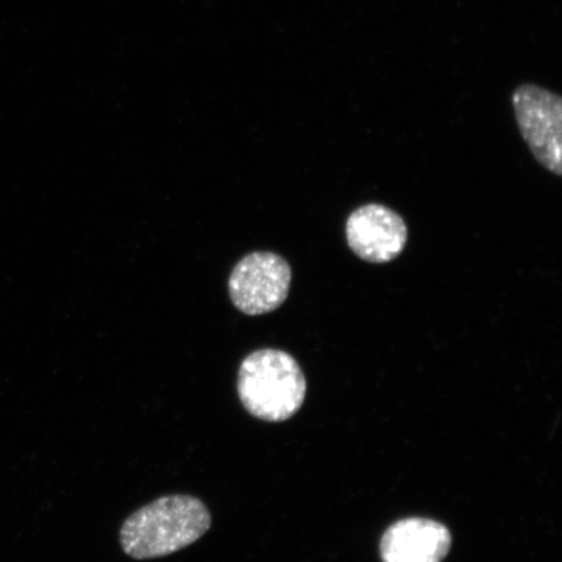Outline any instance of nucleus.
<instances>
[{
	"label": "nucleus",
	"mask_w": 562,
	"mask_h": 562,
	"mask_svg": "<svg viewBox=\"0 0 562 562\" xmlns=\"http://www.w3.org/2000/svg\"><path fill=\"white\" fill-rule=\"evenodd\" d=\"M237 391L246 411L266 422H284L306 396V379L291 355L278 349L252 351L238 370Z\"/></svg>",
	"instance_id": "2"
},
{
	"label": "nucleus",
	"mask_w": 562,
	"mask_h": 562,
	"mask_svg": "<svg viewBox=\"0 0 562 562\" xmlns=\"http://www.w3.org/2000/svg\"><path fill=\"white\" fill-rule=\"evenodd\" d=\"M210 526V512L199 498L165 496L126 519L121 543L133 559H159L193 544L205 536Z\"/></svg>",
	"instance_id": "1"
},
{
	"label": "nucleus",
	"mask_w": 562,
	"mask_h": 562,
	"mask_svg": "<svg viewBox=\"0 0 562 562\" xmlns=\"http://www.w3.org/2000/svg\"><path fill=\"white\" fill-rule=\"evenodd\" d=\"M518 128L532 156L554 175H562V100L532 83L513 93Z\"/></svg>",
	"instance_id": "4"
},
{
	"label": "nucleus",
	"mask_w": 562,
	"mask_h": 562,
	"mask_svg": "<svg viewBox=\"0 0 562 562\" xmlns=\"http://www.w3.org/2000/svg\"><path fill=\"white\" fill-rule=\"evenodd\" d=\"M451 532L432 519L407 518L385 531L383 562H441L451 550Z\"/></svg>",
	"instance_id": "6"
},
{
	"label": "nucleus",
	"mask_w": 562,
	"mask_h": 562,
	"mask_svg": "<svg viewBox=\"0 0 562 562\" xmlns=\"http://www.w3.org/2000/svg\"><path fill=\"white\" fill-rule=\"evenodd\" d=\"M346 235L349 248L370 263H386L402 255L407 243V227L396 211L370 203L348 217Z\"/></svg>",
	"instance_id": "5"
},
{
	"label": "nucleus",
	"mask_w": 562,
	"mask_h": 562,
	"mask_svg": "<svg viewBox=\"0 0 562 562\" xmlns=\"http://www.w3.org/2000/svg\"><path fill=\"white\" fill-rule=\"evenodd\" d=\"M292 269L283 257L271 251L245 256L232 271L228 290L234 305L250 316L276 312L291 291Z\"/></svg>",
	"instance_id": "3"
}]
</instances>
